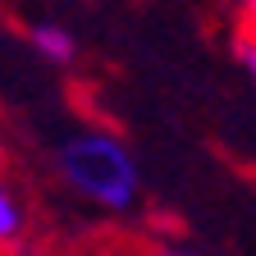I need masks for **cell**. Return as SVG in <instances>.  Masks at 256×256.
<instances>
[{
	"label": "cell",
	"instance_id": "6",
	"mask_svg": "<svg viewBox=\"0 0 256 256\" xmlns=\"http://www.w3.org/2000/svg\"><path fill=\"white\" fill-rule=\"evenodd\" d=\"M234 50H238V60L247 64V69H252V78H256V46H252V42H238Z\"/></svg>",
	"mask_w": 256,
	"mask_h": 256
},
{
	"label": "cell",
	"instance_id": "2",
	"mask_svg": "<svg viewBox=\"0 0 256 256\" xmlns=\"http://www.w3.org/2000/svg\"><path fill=\"white\" fill-rule=\"evenodd\" d=\"M32 238V210L18 192L0 178V256H18L23 242Z\"/></svg>",
	"mask_w": 256,
	"mask_h": 256
},
{
	"label": "cell",
	"instance_id": "4",
	"mask_svg": "<svg viewBox=\"0 0 256 256\" xmlns=\"http://www.w3.org/2000/svg\"><path fill=\"white\" fill-rule=\"evenodd\" d=\"M32 46H37L46 60H74V37H69V32H64V28H55V23H37V28H32Z\"/></svg>",
	"mask_w": 256,
	"mask_h": 256
},
{
	"label": "cell",
	"instance_id": "5",
	"mask_svg": "<svg viewBox=\"0 0 256 256\" xmlns=\"http://www.w3.org/2000/svg\"><path fill=\"white\" fill-rule=\"evenodd\" d=\"M238 42H252L256 46V0L238 10Z\"/></svg>",
	"mask_w": 256,
	"mask_h": 256
},
{
	"label": "cell",
	"instance_id": "7",
	"mask_svg": "<svg viewBox=\"0 0 256 256\" xmlns=\"http://www.w3.org/2000/svg\"><path fill=\"white\" fill-rule=\"evenodd\" d=\"M151 256H188V252H178V247H151Z\"/></svg>",
	"mask_w": 256,
	"mask_h": 256
},
{
	"label": "cell",
	"instance_id": "1",
	"mask_svg": "<svg viewBox=\"0 0 256 256\" xmlns=\"http://www.w3.org/2000/svg\"><path fill=\"white\" fill-rule=\"evenodd\" d=\"M60 174L87 202L106 210H128L138 202V170L110 133H78L60 146Z\"/></svg>",
	"mask_w": 256,
	"mask_h": 256
},
{
	"label": "cell",
	"instance_id": "3",
	"mask_svg": "<svg viewBox=\"0 0 256 256\" xmlns=\"http://www.w3.org/2000/svg\"><path fill=\"white\" fill-rule=\"evenodd\" d=\"M69 256H151V242L128 238V234H101V238L69 247Z\"/></svg>",
	"mask_w": 256,
	"mask_h": 256
}]
</instances>
